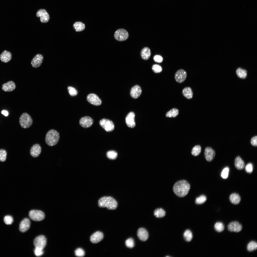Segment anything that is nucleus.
I'll use <instances>...</instances> for the list:
<instances>
[{
	"label": "nucleus",
	"instance_id": "obj_1",
	"mask_svg": "<svg viewBox=\"0 0 257 257\" xmlns=\"http://www.w3.org/2000/svg\"><path fill=\"white\" fill-rule=\"evenodd\" d=\"M190 188V184L185 180H180L174 184L173 188L175 194L179 197H183L188 193Z\"/></svg>",
	"mask_w": 257,
	"mask_h": 257
},
{
	"label": "nucleus",
	"instance_id": "obj_2",
	"mask_svg": "<svg viewBox=\"0 0 257 257\" xmlns=\"http://www.w3.org/2000/svg\"><path fill=\"white\" fill-rule=\"evenodd\" d=\"M98 204L100 207H106L110 210L115 209L118 206L117 201L110 196H105L102 197L99 200Z\"/></svg>",
	"mask_w": 257,
	"mask_h": 257
},
{
	"label": "nucleus",
	"instance_id": "obj_3",
	"mask_svg": "<svg viewBox=\"0 0 257 257\" xmlns=\"http://www.w3.org/2000/svg\"><path fill=\"white\" fill-rule=\"evenodd\" d=\"M59 134L56 130L51 129L47 133L45 138V142L48 145L52 146L58 143L59 139Z\"/></svg>",
	"mask_w": 257,
	"mask_h": 257
},
{
	"label": "nucleus",
	"instance_id": "obj_4",
	"mask_svg": "<svg viewBox=\"0 0 257 257\" xmlns=\"http://www.w3.org/2000/svg\"><path fill=\"white\" fill-rule=\"evenodd\" d=\"M32 119L28 113H24L20 116L19 122L21 127L23 128H26L30 127L32 124Z\"/></svg>",
	"mask_w": 257,
	"mask_h": 257
},
{
	"label": "nucleus",
	"instance_id": "obj_5",
	"mask_svg": "<svg viewBox=\"0 0 257 257\" xmlns=\"http://www.w3.org/2000/svg\"><path fill=\"white\" fill-rule=\"evenodd\" d=\"M30 217L32 220L36 221H40L44 218L45 215L42 211L36 210L30 211L29 213Z\"/></svg>",
	"mask_w": 257,
	"mask_h": 257
},
{
	"label": "nucleus",
	"instance_id": "obj_6",
	"mask_svg": "<svg viewBox=\"0 0 257 257\" xmlns=\"http://www.w3.org/2000/svg\"><path fill=\"white\" fill-rule=\"evenodd\" d=\"M99 124L107 132L112 131L114 128V125L113 122L108 119L104 118L101 119L99 121Z\"/></svg>",
	"mask_w": 257,
	"mask_h": 257
},
{
	"label": "nucleus",
	"instance_id": "obj_7",
	"mask_svg": "<svg viewBox=\"0 0 257 257\" xmlns=\"http://www.w3.org/2000/svg\"><path fill=\"white\" fill-rule=\"evenodd\" d=\"M114 36L116 40L121 41L127 40L128 38L129 34L126 30L123 29H120L115 31Z\"/></svg>",
	"mask_w": 257,
	"mask_h": 257
},
{
	"label": "nucleus",
	"instance_id": "obj_8",
	"mask_svg": "<svg viewBox=\"0 0 257 257\" xmlns=\"http://www.w3.org/2000/svg\"><path fill=\"white\" fill-rule=\"evenodd\" d=\"M46 243V239L44 235H40L37 236L34 239V244L35 247H38L42 249L45 247Z\"/></svg>",
	"mask_w": 257,
	"mask_h": 257
},
{
	"label": "nucleus",
	"instance_id": "obj_9",
	"mask_svg": "<svg viewBox=\"0 0 257 257\" xmlns=\"http://www.w3.org/2000/svg\"><path fill=\"white\" fill-rule=\"evenodd\" d=\"M186 71L183 69H180L176 72L174 78L176 81L178 83H181L186 80L187 77Z\"/></svg>",
	"mask_w": 257,
	"mask_h": 257
},
{
	"label": "nucleus",
	"instance_id": "obj_10",
	"mask_svg": "<svg viewBox=\"0 0 257 257\" xmlns=\"http://www.w3.org/2000/svg\"><path fill=\"white\" fill-rule=\"evenodd\" d=\"M87 99L90 103L95 106H99L102 103V101L96 94L91 93L89 94L87 97Z\"/></svg>",
	"mask_w": 257,
	"mask_h": 257
},
{
	"label": "nucleus",
	"instance_id": "obj_11",
	"mask_svg": "<svg viewBox=\"0 0 257 257\" xmlns=\"http://www.w3.org/2000/svg\"><path fill=\"white\" fill-rule=\"evenodd\" d=\"M79 124L82 127L84 128H88L93 124V120L90 117L85 116L81 118L79 120Z\"/></svg>",
	"mask_w": 257,
	"mask_h": 257
},
{
	"label": "nucleus",
	"instance_id": "obj_12",
	"mask_svg": "<svg viewBox=\"0 0 257 257\" xmlns=\"http://www.w3.org/2000/svg\"><path fill=\"white\" fill-rule=\"evenodd\" d=\"M36 15L37 17H40V20L42 23L48 22L50 18L49 14L44 9H42L38 10L37 12Z\"/></svg>",
	"mask_w": 257,
	"mask_h": 257
},
{
	"label": "nucleus",
	"instance_id": "obj_13",
	"mask_svg": "<svg viewBox=\"0 0 257 257\" xmlns=\"http://www.w3.org/2000/svg\"><path fill=\"white\" fill-rule=\"evenodd\" d=\"M204 154L206 160L207 161L210 162L214 159L216 153L215 151L212 148L207 147L205 149Z\"/></svg>",
	"mask_w": 257,
	"mask_h": 257
},
{
	"label": "nucleus",
	"instance_id": "obj_14",
	"mask_svg": "<svg viewBox=\"0 0 257 257\" xmlns=\"http://www.w3.org/2000/svg\"><path fill=\"white\" fill-rule=\"evenodd\" d=\"M228 230L231 232H238L242 229L241 224L237 221L232 222L230 223L227 226Z\"/></svg>",
	"mask_w": 257,
	"mask_h": 257
},
{
	"label": "nucleus",
	"instance_id": "obj_15",
	"mask_svg": "<svg viewBox=\"0 0 257 257\" xmlns=\"http://www.w3.org/2000/svg\"><path fill=\"white\" fill-rule=\"evenodd\" d=\"M103 233L99 231H97L93 233L90 237L91 242L94 243H97L101 241L103 239Z\"/></svg>",
	"mask_w": 257,
	"mask_h": 257
},
{
	"label": "nucleus",
	"instance_id": "obj_16",
	"mask_svg": "<svg viewBox=\"0 0 257 257\" xmlns=\"http://www.w3.org/2000/svg\"><path fill=\"white\" fill-rule=\"evenodd\" d=\"M135 114L133 112L129 113L125 118L126 123L127 126L130 128H133L135 126L134 118Z\"/></svg>",
	"mask_w": 257,
	"mask_h": 257
},
{
	"label": "nucleus",
	"instance_id": "obj_17",
	"mask_svg": "<svg viewBox=\"0 0 257 257\" xmlns=\"http://www.w3.org/2000/svg\"><path fill=\"white\" fill-rule=\"evenodd\" d=\"M41 150V148L40 145L36 143L33 145L31 148L30 154L32 157L36 158L40 155Z\"/></svg>",
	"mask_w": 257,
	"mask_h": 257
},
{
	"label": "nucleus",
	"instance_id": "obj_18",
	"mask_svg": "<svg viewBox=\"0 0 257 257\" xmlns=\"http://www.w3.org/2000/svg\"><path fill=\"white\" fill-rule=\"evenodd\" d=\"M43 59V56L40 54L36 55L31 61V64L32 66L34 68L39 67L42 64Z\"/></svg>",
	"mask_w": 257,
	"mask_h": 257
},
{
	"label": "nucleus",
	"instance_id": "obj_19",
	"mask_svg": "<svg viewBox=\"0 0 257 257\" xmlns=\"http://www.w3.org/2000/svg\"><path fill=\"white\" fill-rule=\"evenodd\" d=\"M30 224V220L29 219L27 218L24 219L21 221L20 224V231L22 232H26L29 228Z\"/></svg>",
	"mask_w": 257,
	"mask_h": 257
},
{
	"label": "nucleus",
	"instance_id": "obj_20",
	"mask_svg": "<svg viewBox=\"0 0 257 257\" xmlns=\"http://www.w3.org/2000/svg\"><path fill=\"white\" fill-rule=\"evenodd\" d=\"M137 234L139 239L143 241H146L149 237L148 231L145 228L143 227L140 228L138 229Z\"/></svg>",
	"mask_w": 257,
	"mask_h": 257
},
{
	"label": "nucleus",
	"instance_id": "obj_21",
	"mask_svg": "<svg viewBox=\"0 0 257 257\" xmlns=\"http://www.w3.org/2000/svg\"><path fill=\"white\" fill-rule=\"evenodd\" d=\"M142 90L140 87L136 85L131 88L130 91V95L133 98L136 99L139 97L141 95Z\"/></svg>",
	"mask_w": 257,
	"mask_h": 257
},
{
	"label": "nucleus",
	"instance_id": "obj_22",
	"mask_svg": "<svg viewBox=\"0 0 257 257\" xmlns=\"http://www.w3.org/2000/svg\"><path fill=\"white\" fill-rule=\"evenodd\" d=\"M16 87L15 83L12 81H9L2 85V89L6 92H10L14 90Z\"/></svg>",
	"mask_w": 257,
	"mask_h": 257
},
{
	"label": "nucleus",
	"instance_id": "obj_23",
	"mask_svg": "<svg viewBox=\"0 0 257 257\" xmlns=\"http://www.w3.org/2000/svg\"><path fill=\"white\" fill-rule=\"evenodd\" d=\"M12 58V54L9 52L7 50L4 51L0 55L1 61L4 63H7Z\"/></svg>",
	"mask_w": 257,
	"mask_h": 257
},
{
	"label": "nucleus",
	"instance_id": "obj_24",
	"mask_svg": "<svg viewBox=\"0 0 257 257\" xmlns=\"http://www.w3.org/2000/svg\"><path fill=\"white\" fill-rule=\"evenodd\" d=\"M234 165L236 168L239 170L243 169L245 167L244 162L239 156L237 157L235 159Z\"/></svg>",
	"mask_w": 257,
	"mask_h": 257
},
{
	"label": "nucleus",
	"instance_id": "obj_25",
	"mask_svg": "<svg viewBox=\"0 0 257 257\" xmlns=\"http://www.w3.org/2000/svg\"><path fill=\"white\" fill-rule=\"evenodd\" d=\"M182 93L183 96L188 99H192L193 97V92L191 88L186 87L182 90Z\"/></svg>",
	"mask_w": 257,
	"mask_h": 257
},
{
	"label": "nucleus",
	"instance_id": "obj_26",
	"mask_svg": "<svg viewBox=\"0 0 257 257\" xmlns=\"http://www.w3.org/2000/svg\"><path fill=\"white\" fill-rule=\"evenodd\" d=\"M151 55V52L150 49L148 47H145L141 50L140 55L142 58L144 60H147L149 59Z\"/></svg>",
	"mask_w": 257,
	"mask_h": 257
},
{
	"label": "nucleus",
	"instance_id": "obj_27",
	"mask_svg": "<svg viewBox=\"0 0 257 257\" xmlns=\"http://www.w3.org/2000/svg\"><path fill=\"white\" fill-rule=\"evenodd\" d=\"M229 199L231 202L235 204H239L241 199L239 195L235 193L232 194L230 196Z\"/></svg>",
	"mask_w": 257,
	"mask_h": 257
},
{
	"label": "nucleus",
	"instance_id": "obj_28",
	"mask_svg": "<svg viewBox=\"0 0 257 257\" xmlns=\"http://www.w3.org/2000/svg\"><path fill=\"white\" fill-rule=\"evenodd\" d=\"M179 113V110L177 109L173 108L167 112L165 116L167 117L174 118L177 117Z\"/></svg>",
	"mask_w": 257,
	"mask_h": 257
},
{
	"label": "nucleus",
	"instance_id": "obj_29",
	"mask_svg": "<svg viewBox=\"0 0 257 257\" xmlns=\"http://www.w3.org/2000/svg\"><path fill=\"white\" fill-rule=\"evenodd\" d=\"M236 72L237 76L240 78L244 79L247 77V72L245 69L239 68L237 69Z\"/></svg>",
	"mask_w": 257,
	"mask_h": 257
},
{
	"label": "nucleus",
	"instance_id": "obj_30",
	"mask_svg": "<svg viewBox=\"0 0 257 257\" xmlns=\"http://www.w3.org/2000/svg\"><path fill=\"white\" fill-rule=\"evenodd\" d=\"M73 27L76 31L80 32L84 30L85 26L84 24L82 22L78 21L74 24Z\"/></svg>",
	"mask_w": 257,
	"mask_h": 257
},
{
	"label": "nucleus",
	"instance_id": "obj_31",
	"mask_svg": "<svg viewBox=\"0 0 257 257\" xmlns=\"http://www.w3.org/2000/svg\"><path fill=\"white\" fill-rule=\"evenodd\" d=\"M154 215L157 217L160 218L164 217L166 214L165 210L161 208L156 209L154 212Z\"/></svg>",
	"mask_w": 257,
	"mask_h": 257
},
{
	"label": "nucleus",
	"instance_id": "obj_32",
	"mask_svg": "<svg viewBox=\"0 0 257 257\" xmlns=\"http://www.w3.org/2000/svg\"><path fill=\"white\" fill-rule=\"evenodd\" d=\"M183 236L185 240L188 242L190 241L193 238L192 232L189 229L185 231L183 233Z\"/></svg>",
	"mask_w": 257,
	"mask_h": 257
},
{
	"label": "nucleus",
	"instance_id": "obj_33",
	"mask_svg": "<svg viewBox=\"0 0 257 257\" xmlns=\"http://www.w3.org/2000/svg\"><path fill=\"white\" fill-rule=\"evenodd\" d=\"M247 249L249 252H252L257 249V243L254 241H252L249 242L247 246Z\"/></svg>",
	"mask_w": 257,
	"mask_h": 257
},
{
	"label": "nucleus",
	"instance_id": "obj_34",
	"mask_svg": "<svg viewBox=\"0 0 257 257\" xmlns=\"http://www.w3.org/2000/svg\"><path fill=\"white\" fill-rule=\"evenodd\" d=\"M201 150V146L199 145H196L192 148L191 151V154L193 156H198L200 153Z\"/></svg>",
	"mask_w": 257,
	"mask_h": 257
},
{
	"label": "nucleus",
	"instance_id": "obj_35",
	"mask_svg": "<svg viewBox=\"0 0 257 257\" xmlns=\"http://www.w3.org/2000/svg\"><path fill=\"white\" fill-rule=\"evenodd\" d=\"M207 199V198L205 196L202 195L196 198L195 200V203L198 204H202L205 202Z\"/></svg>",
	"mask_w": 257,
	"mask_h": 257
},
{
	"label": "nucleus",
	"instance_id": "obj_36",
	"mask_svg": "<svg viewBox=\"0 0 257 257\" xmlns=\"http://www.w3.org/2000/svg\"><path fill=\"white\" fill-rule=\"evenodd\" d=\"M106 156L107 157L111 160H114L117 158L118 154L114 150H110L108 151L107 153Z\"/></svg>",
	"mask_w": 257,
	"mask_h": 257
},
{
	"label": "nucleus",
	"instance_id": "obj_37",
	"mask_svg": "<svg viewBox=\"0 0 257 257\" xmlns=\"http://www.w3.org/2000/svg\"><path fill=\"white\" fill-rule=\"evenodd\" d=\"M214 228L216 231L218 232L222 231L224 229V226L222 223L218 222L216 223L214 225Z\"/></svg>",
	"mask_w": 257,
	"mask_h": 257
},
{
	"label": "nucleus",
	"instance_id": "obj_38",
	"mask_svg": "<svg viewBox=\"0 0 257 257\" xmlns=\"http://www.w3.org/2000/svg\"><path fill=\"white\" fill-rule=\"evenodd\" d=\"M126 246L129 248H132L134 246V242L133 239L132 238L127 239L125 242Z\"/></svg>",
	"mask_w": 257,
	"mask_h": 257
},
{
	"label": "nucleus",
	"instance_id": "obj_39",
	"mask_svg": "<svg viewBox=\"0 0 257 257\" xmlns=\"http://www.w3.org/2000/svg\"><path fill=\"white\" fill-rule=\"evenodd\" d=\"M75 255L77 257H83L85 255L84 250L81 248H78L76 249L74 252Z\"/></svg>",
	"mask_w": 257,
	"mask_h": 257
},
{
	"label": "nucleus",
	"instance_id": "obj_40",
	"mask_svg": "<svg viewBox=\"0 0 257 257\" xmlns=\"http://www.w3.org/2000/svg\"><path fill=\"white\" fill-rule=\"evenodd\" d=\"M7 155L6 150L3 149H0V161L4 162L6 160Z\"/></svg>",
	"mask_w": 257,
	"mask_h": 257
},
{
	"label": "nucleus",
	"instance_id": "obj_41",
	"mask_svg": "<svg viewBox=\"0 0 257 257\" xmlns=\"http://www.w3.org/2000/svg\"><path fill=\"white\" fill-rule=\"evenodd\" d=\"M153 71L155 73H159L161 72L162 70V67L159 65L158 64H154L152 67Z\"/></svg>",
	"mask_w": 257,
	"mask_h": 257
},
{
	"label": "nucleus",
	"instance_id": "obj_42",
	"mask_svg": "<svg viewBox=\"0 0 257 257\" xmlns=\"http://www.w3.org/2000/svg\"><path fill=\"white\" fill-rule=\"evenodd\" d=\"M5 223L7 225L11 224L13 222V219L12 216L10 215L5 216L4 218Z\"/></svg>",
	"mask_w": 257,
	"mask_h": 257
},
{
	"label": "nucleus",
	"instance_id": "obj_43",
	"mask_svg": "<svg viewBox=\"0 0 257 257\" xmlns=\"http://www.w3.org/2000/svg\"><path fill=\"white\" fill-rule=\"evenodd\" d=\"M67 89L69 93L71 96H75L77 94L78 92L74 88L71 86H69Z\"/></svg>",
	"mask_w": 257,
	"mask_h": 257
},
{
	"label": "nucleus",
	"instance_id": "obj_44",
	"mask_svg": "<svg viewBox=\"0 0 257 257\" xmlns=\"http://www.w3.org/2000/svg\"><path fill=\"white\" fill-rule=\"evenodd\" d=\"M229 172V168L226 167L223 170L221 174L222 177L224 179L227 178L228 177Z\"/></svg>",
	"mask_w": 257,
	"mask_h": 257
},
{
	"label": "nucleus",
	"instance_id": "obj_45",
	"mask_svg": "<svg viewBox=\"0 0 257 257\" xmlns=\"http://www.w3.org/2000/svg\"><path fill=\"white\" fill-rule=\"evenodd\" d=\"M42 249L38 247H35L34 250V253L37 256H41L43 253V252Z\"/></svg>",
	"mask_w": 257,
	"mask_h": 257
},
{
	"label": "nucleus",
	"instance_id": "obj_46",
	"mask_svg": "<svg viewBox=\"0 0 257 257\" xmlns=\"http://www.w3.org/2000/svg\"><path fill=\"white\" fill-rule=\"evenodd\" d=\"M253 166L252 164L251 163H249L247 164L246 166L245 167L246 171L248 173H251L252 172L253 170Z\"/></svg>",
	"mask_w": 257,
	"mask_h": 257
},
{
	"label": "nucleus",
	"instance_id": "obj_47",
	"mask_svg": "<svg viewBox=\"0 0 257 257\" xmlns=\"http://www.w3.org/2000/svg\"><path fill=\"white\" fill-rule=\"evenodd\" d=\"M153 59L155 62L159 63L162 62L163 60V57L161 56L158 55H155Z\"/></svg>",
	"mask_w": 257,
	"mask_h": 257
},
{
	"label": "nucleus",
	"instance_id": "obj_48",
	"mask_svg": "<svg viewBox=\"0 0 257 257\" xmlns=\"http://www.w3.org/2000/svg\"><path fill=\"white\" fill-rule=\"evenodd\" d=\"M250 143L251 145L257 147V136H254L251 138Z\"/></svg>",
	"mask_w": 257,
	"mask_h": 257
},
{
	"label": "nucleus",
	"instance_id": "obj_49",
	"mask_svg": "<svg viewBox=\"0 0 257 257\" xmlns=\"http://www.w3.org/2000/svg\"><path fill=\"white\" fill-rule=\"evenodd\" d=\"M2 114L6 116H8V113L7 111L5 110H3L1 112Z\"/></svg>",
	"mask_w": 257,
	"mask_h": 257
}]
</instances>
